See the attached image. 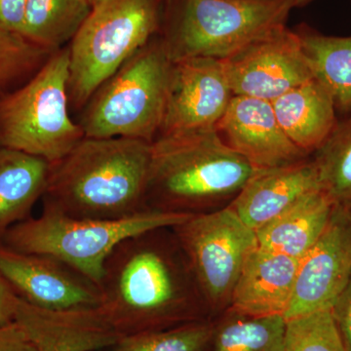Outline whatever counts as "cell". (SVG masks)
<instances>
[{
  "label": "cell",
  "mask_w": 351,
  "mask_h": 351,
  "mask_svg": "<svg viewBox=\"0 0 351 351\" xmlns=\"http://www.w3.org/2000/svg\"><path fill=\"white\" fill-rule=\"evenodd\" d=\"M285 320L284 351H346L331 307Z\"/></svg>",
  "instance_id": "4316f807"
},
{
  "label": "cell",
  "mask_w": 351,
  "mask_h": 351,
  "mask_svg": "<svg viewBox=\"0 0 351 351\" xmlns=\"http://www.w3.org/2000/svg\"><path fill=\"white\" fill-rule=\"evenodd\" d=\"M52 53L22 34L0 29V99L36 75Z\"/></svg>",
  "instance_id": "484cf974"
},
{
  "label": "cell",
  "mask_w": 351,
  "mask_h": 351,
  "mask_svg": "<svg viewBox=\"0 0 351 351\" xmlns=\"http://www.w3.org/2000/svg\"><path fill=\"white\" fill-rule=\"evenodd\" d=\"M283 316H247L226 311L214 320L212 351H284Z\"/></svg>",
  "instance_id": "603a6c76"
},
{
  "label": "cell",
  "mask_w": 351,
  "mask_h": 351,
  "mask_svg": "<svg viewBox=\"0 0 351 351\" xmlns=\"http://www.w3.org/2000/svg\"><path fill=\"white\" fill-rule=\"evenodd\" d=\"M18 297L0 276V325L8 324L15 318Z\"/></svg>",
  "instance_id": "4dcf8cb0"
},
{
  "label": "cell",
  "mask_w": 351,
  "mask_h": 351,
  "mask_svg": "<svg viewBox=\"0 0 351 351\" xmlns=\"http://www.w3.org/2000/svg\"><path fill=\"white\" fill-rule=\"evenodd\" d=\"M313 160L322 191L335 203H351V113L339 120Z\"/></svg>",
  "instance_id": "cb8c5ba5"
},
{
  "label": "cell",
  "mask_w": 351,
  "mask_h": 351,
  "mask_svg": "<svg viewBox=\"0 0 351 351\" xmlns=\"http://www.w3.org/2000/svg\"><path fill=\"white\" fill-rule=\"evenodd\" d=\"M50 171L43 158L0 147V243L11 228L29 218L45 193Z\"/></svg>",
  "instance_id": "ffe728a7"
},
{
  "label": "cell",
  "mask_w": 351,
  "mask_h": 351,
  "mask_svg": "<svg viewBox=\"0 0 351 351\" xmlns=\"http://www.w3.org/2000/svg\"><path fill=\"white\" fill-rule=\"evenodd\" d=\"M99 288L98 309L120 337L213 319L172 228L122 240Z\"/></svg>",
  "instance_id": "6da1fadb"
},
{
  "label": "cell",
  "mask_w": 351,
  "mask_h": 351,
  "mask_svg": "<svg viewBox=\"0 0 351 351\" xmlns=\"http://www.w3.org/2000/svg\"><path fill=\"white\" fill-rule=\"evenodd\" d=\"M313 1H314V0H294L295 8H297V7L306 6L307 4Z\"/></svg>",
  "instance_id": "1f68e13d"
},
{
  "label": "cell",
  "mask_w": 351,
  "mask_h": 351,
  "mask_svg": "<svg viewBox=\"0 0 351 351\" xmlns=\"http://www.w3.org/2000/svg\"><path fill=\"white\" fill-rule=\"evenodd\" d=\"M172 68L162 39L154 36L87 101L78 121L85 137L154 142L163 123Z\"/></svg>",
  "instance_id": "277c9868"
},
{
  "label": "cell",
  "mask_w": 351,
  "mask_h": 351,
  "mask_svg": "<svg viewBox=\"0 0 351 351\" xmlns=\"http://www.w3.org/2000/svg\"><path fill=\"white\" fill-rule=\"evenodd\" d=\"M331 311L346 351H351V276Z\"/></svg>",
  "instance_id": "83f0119b"
},
{
  "label": "cell",
  "mask_w": 351,
  "mask_h": 351,
  "mask_svg": "<svg viewBox=\"0 0 351 351\" xmlns=\"http://www.w3.org/2000/svg\"><path fill=\"white\" fill-rule=\"evenodd\" d=\"M232 97L221 60L189 58L173 62L158 136L216 128Z\"/></svg>",
  "instance_id": "4fadbf2b"
},
{
  "label": "cell",
  "mask_w": 351,
  "mask_h": 351,
  "mask_svg": "<svg viewBox=\"0 0 351 351\" xmlns=\"http://www.w3.org/2000/svg\"><path fill=\"white\" fill-rule=\"evenodd\" d=\"M216 128L158 136L152 143L145 205L173 213L228 206L255 174Z\"/></svg>",
  "instance_id": "3957f363"
},
{
  "label": "cell",
  "mask_w": 351,
  "mask_h": 351,
  "mask_svg": "<svg viewBox=\"0 0 351 351\" xmlns=\"http://www.w3.org/2000/svg\"><path fill=\"white\" fill-rule=\"evenodd\" d=\"M172 230L215 319L230 307L245 260L258 246L256 232L228 205L191 215Z\"/></svg>",
  "instance_id": "9c48e42d"
},
{
  "label": "cell",
  "mask_w": 351,
  "mask_h": 351,
  "mask_svg": "<svg viewBox=\"0 0 351 351\" xmlns=\"http://www.w3.org/2000/svg\"><path fill=\"white\" fill-rule=\"evenodd\" d=\"M313 76L332 95L337 112L351 113V36H326L302 25L297 31Z\"/></svg>",
  "instance_id": "44dd1931"
},
{
  "label": "cell",
  "mask_w": 351,
  "mask_h": 351,
  "mask_svg": "<svg viewBox=\"0 0 351 351\" xmlns=\"http://www.w3.org/2000/svg\"><path fill=\"white\" fill-rule=\"evenodd\" d=\"M284 133L307 156L324 145L338 124L332 95L315 77L271 101Z\"/></svg>",
  "instance_id": "ac0fdd59"
},
{
  "label": "cell",
  "mask_w": 351,
  "mask_h": 351,
  "mask_svg": "<svg viewBox=\"0 0 351 351\" xmlns=\"http://www.w3.org/2000/svg\"><path fill=\"white\" fill-rule=\"evenodd\" d=\"M0 276L18 298L49 311L99 308L98 284L59 258L0 243Z\"/></svg>",
  "instance_id": "8fae6325"
},
{
  "label": "cell",
  "mask_w": 351,
  "mask_h": 351,
  "mask_svg": "<svg viewBox=\"0 0 351 351\" xmlns=\"http://www.w3.org/2000/svg\"><path fill=\"white\" fill-rule=\"evenodd\" d=\"M152 143L126 138H83L51 164L43 206L76 219H122L145 205Z\"/></svg>",
  "instance_id": "7a4b0ae2"
},
{
  "label": "cell",
  "mask_w": 351,
  "mask_h": 351,
  "mask_svg": "<svg viewBox=\"0 0 351 351\" xmlns=\"http://www.w3.org/2000/svg\"><path fill=\"white\" fill-rule=\"evenodd\" d=\"M191 216L147 209L112 221L76 219L43 206L38 218L29 217L11 228L1 243L59 258L99 286L106 261L122 240L145 230L173 228Z\"/></svg>",
  "instance_id": "ba28073f"
},
{
  "label": "cell",
  "mask_w": 351,
  "mask_h": 351,
  "mask_svg": "<svg viewBox=\"0 0 351 351\" xmlns=\"http://www.w3.org/2000/svg\"><path fill=\"white\" fill-rule=\"evenodd\" d=\"M351 276V203H336L319 239L300 262L284 318L329 308Z\"/></svg>",
  "instance_id": "7c38bea8"
},
{
  "label": "cell",
  "mask_w": 351,
  "mask_h": 351,
  "mask_svg": "<svg viewBox=\"0 0 351 351\" xmlns=\"http://www.w3.org/2000/svg\"><path fill=\"white\" fill-rule=\"evenodd\" d=\"M91 8L89 0H27L22 36L55 52L73 40Z\"/></svg>",
  "instance_id": "7402d4cb"
},
{
  "label": "cell",
  "mask_w": 351,
  "mask_h": 351,
  "mask_svg": "<svg viewBox=\"0 0 351 351\" xmlns=\"http://www.w3.org/2000/svg\"><path fill=\"white\" fill-rule=\"evenodd\" d=\"M216 129L226 144L257 170L288 165L308 156L284 133L271 101L233 96Z\"/></svg>",
  "instance_id": "5bb4252c"
},
{
  "label": "cell",
  "mask_w": 351,
  "mask_h": 351,
  "mask_svg": "<svg viewBox=\"0 0 351 351\" xmlns=\"http://www.w3.org/2000/svg\"><path fill=\"white\" fill-rule=\"evenodd\" d=\"M0 351H38L24 328L15 320L0 325Z\"/></svg>",
  "instance_id": "f1b7e54d"
},
{
  "label": "cell",
  "mask_w": 351,
  "mask_h": 351,
  "mask_svg": "<svg viewBox=\"0 0 351 351\" xmlns=\"http://www.w3.org/2000/svg\"><path fill=\"white\" fill-rule=\"evenodd\" d=\"M162 0H95L68 47L69 105L82 112L96 90L162 25Z\"/></svg>",
  "instance_id": "5b68a950"
},
{
  "label": "cell",
  "mask_w": 351,
  "mask_h": 351,
  "mask_svg": "<svg viewBox=\"0 0 351 351\" xmlns=\"http://www.w3.org/2000/svg\"><path fill=\"white\" fill-rule=\"evenodd\" d=\"M335 204L322 191L304 196L256 230L258 246L301 262L326 228Z\"/></svg>",
  "instance_id": "d6986e66"
},
{
  "label": "cell",
  "mask_w": 351,
  "mask_h": 351,
  "mask_svg": "<svg viewBox=\"0 0 351 351\" xmlns=\"http://www.w3.org/2000/svg\"><path fill=\"white\" fill-rule=\"evenodd\" d=\"M214 320L195 321L121 337L110 348L112 351H206L213 335Z\"/></svg>",
  "instance_id": "d4e9b609"
},
{
  "label": "cell",
  "mask_w": 351,
  "mask_h": 351,
  "mask_svg": "<svg viewBox=\"0 0 351 351\" xmlns=\"http://www.w3.org/2000/svg\"><path fill=\"white\" fill-rule=\"evenodd\" d=\"M68 47L55 51L22 86L0 99V147L54 164L85 138L69 114Z\"/></svg>",
  "instance_id": "52a82bcc"
},
{
  "label": "cell",
  "mask_w": 351,
  "mask_h": 351,
  "mask_svg": "<svg viewBox=\"0 0 351 351\" xmlns=\"http://www.w3.org/2000/svg\"><path fill=\"white\" fill-rule=\"evenodd\" d=\"M322 191L313 159L257 170L228 206L258 230L302 197Z\"/></svg>",
  "instance_id": "e0dca14e"
},
{
  "label": "cell",
  "mask_w": 351,
  "mask_h": 351,
  "mask_svg": "<svg viewBox=\"0 0 351 351\" xmlns=\"http://www.w3.org/2000/svg\"><path fill=\"white\" fill-rule=\"evenodd\" d=\"M221 62L233 96L272 101L314 78L299 34L287 25Z\"/></svg>",
  "instance_id": "30bf717a"
},
{
  "label": "cell",
  "mask_w": 351,
  "mask_h": 351,
  "mask_svg": "<svg viewBox=\"0 0 351 351\" xmlns=\"http://www.w3.org/2000/svg\"><path fill=\"white\" fill-rule=\"evenodd\" d=\"M27 0H0V29L22 34Z\"/></svg>",
  "instance_id": "f546056e"
},
{
  "label": "cell",
  "mask_w": 351,
  "mask_h": 351,
  "mask_svg": "<svg viewBox=\"0 0 351 351\" xmlns=\"http://www.w3.org/2000/svg\"><path fill=\"white\" fill-rule=\"evenodd\" d=\"M299 267L300 261L256 247L245 260L228 311L255 317H284L294 295Z\"/></svg>",
  "instance_id": "2e32d148"
},
{
  "label": "cell",
  "mask_w": 351,
  "mask_h": 351,
  "mask_svg": "<svg viewBox=\"0 0 351 351\" xmlns=\"http://www.w3.org/2000/svg\"><path fill=\"white\" fill-rule=\"evenodd\" d=\"M294 0H175L160 36L172 62L225 60L279 27Z\"/></svg>",
  "instance_id": "8992f818"
},
{
  "label": "cell",
  "mask_w": 351,
  "mask_h": 351,
  "mask_svg": "<svg viewBox=\"0 0 351 351\" xmlns=\"http://www.w3.org/2000/svg\"><path fill=\"white\" fill-rule=\"evenodd\" d=\"M90 2H91V4H93V2L95 1V0H89Z\"/></svg>",
  "instance_id": "d6a6232c"
},
{
  "label": "cell",
  "mask_w": 351,
  "mask_h": 351,
  "mask_svg": "<svg viewBox=\"0 0 351 351\" xmlns=\"http://www.w3.org/2000/svg\"><path fill=\"white\" fill-rule=\"evenodd\" d=\"M38 351H98L121 337L98 308L49 311L18 298L15 318Z\"/></svg>",
  "instance_id": "9a60e30c"
}]
</instances>
